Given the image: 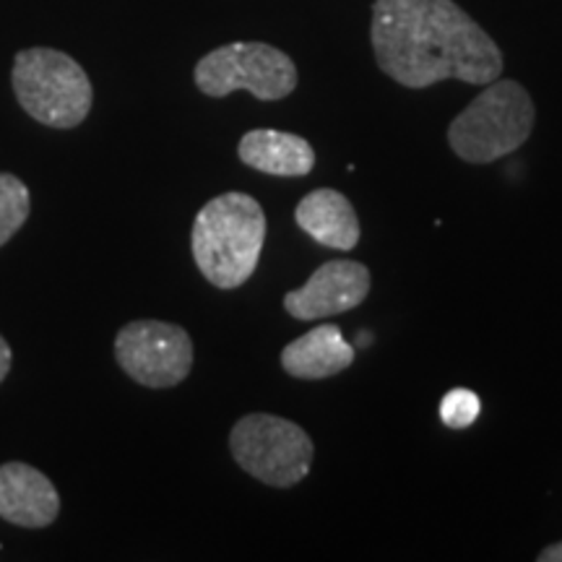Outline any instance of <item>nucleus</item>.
Segmentation results:
<instances>
[{"instance_id":"2eb2a0df","label":"nucleus","mask_w":562,"mask_h":562,"mask_svg":"<svg viewBox=\"0 0 562 562\" xmlns=\"http://www.w3.org/2000/svg\"><path fill=\"white\" fill-rule=\"evenodd\" d=\"M11 362H13V355H11L9 341H5L3 336H0V383H3L5 375H9Z\"/></svg>"},{"instance_id":"4468645a","label":"nucleus","mask_w":562,"mask_h":562,"mask_svg":"<svg viewBox=\"0 0 562 562\" xmlns=\"http://www.w3.org/2000/svg\"><path fill=\"white\" fill-rule=\"evenodd\" d=\"M482 412V402L474 391L469 389H453L442 396L440 402V419L442 425L451 430H463L472 427Z\"/></svg>"},{"instance_id":"1a4fd4ad","label":"nucleus","mask_w":562,"mask_h":562,"mask_svg":"<svg viewBox=\"0 0 562 562\" xmlns=\"http://www.w3.org/2000/svg\"><path fill=\"white\" fill-rule=\"evenodd\" d=\"M60 513V495L40 469L9 461L0 467V518L21 529H45Z\"/></svg>"},{"instance_id":"9d476101","label":"nucleus","mask_w":562,"mask_h":562,"mask_svg":"<svg viewBox=\"0 0 562 562\" xmlns=\"http://www.w3.org/2000/svg\"><path fill=\"white\" fill-rule=\"evenodd\" d=\"M294 222L323 248L349 252L360 243V216L347 195L334 188L311 191L294 209Z\"/></svg>"},{"instance_id":"9b49d317","label":"nucleus","mask_w":562,"mask_h":562,"mask_svg":"<svg viewBox=\"0 0 562 562\" xmlns=\"http://www.w3.org/2000/svg\"><path fill=\"white\" fill-rule=\"evenodd\" d=\"M355 355V347L347 344L339 328L326 323L286 344L281 349V368L297 381H326L349 370Z\"/></svg>"},{"instance_id":"6e6552de","label":"nucleus","mask_w":562,"mask_h":562,"mask_svg":"<svg viewBox=\"0 0 562 562\" xmlns=\"http://www.w3.org/2000/svg\"><path fill=\"white\" fill-rule=\"evenodd\" d=\"M370 271L360 261H326L313 277L284 294V311L294 321H321L360 307L370 294Z\"/></svg>"},{"instance_id":"39448f33","label":"nucleus","mask_w":562,"mask_h":562,"mask_svg":"<svg viewBox=\"0 0 562 562\" xmlns=\"http://www.w3.org/2000/svg\"><path fill=\"white\" fill-rule=\"evenodd\" d=\"M232 459L269 487H294L311 474L315 446L297 422L277 414H245L229 432Z\"/></svg>"},{"instance_id":"20e7f679","label":"nucleus","mask_w":562,"mask_h":562,"mask_svg":"<svg viewBox=\"0 0 562 562\" xmlns=\"http://www.w3.org/2000/svg\"><path fill=\"white\" fill-rule=\"evenodd\" d=\"M13 94L26 115L50 128H76L87 121L91 81L70 55L50 47H30L13 60Z\"/></svg>"},{"instance_id":"f8f14e48","label":"nucleus","mask_w":562,"mask_h":562,"mask_svg":"<svg viewBox=\"0 0 562 562\" xmlns=\"http://www.w3.org/2000/svg\"><path fill=\"white\" fill-rule=\"evenodd\" d=\"M237 157L250 170L273 175V178H305L315 167L311 140L297 133L256 128L248 131L237 146Z\"/></svg>"},{"instance_id":"f257e3e1","label":"nucleus","mask_w":562,"mask_h":562,"mask_svg":"<svg viewBox=\"0 0 562 562\" xmlns=\"http://www.w3.org/2000/svg\"><path fill=\"white\" fill-rule=\"evenodd\" d=\"M370 37L378 68L406 89L484 87L503 74L501 47L453 0H375Z\"/></svg>"},{"instance_id":"7ed1b4c3","label":"nucleus","mask_w":562,"mask_h":562,"mask_svg":"<svg viewBox=\"0 0 562 562\" xmlns=\"http://www.w3.org/2000/svg\"><path fill=\"white\" fill-rule=\"evenodd\" d=\"M537 121L531 94L518 81H490L448 125V144L469 165H490L518 151Z\"/></svg>"},{"instance_id":"dca6fc26","label":"nucleus","mask_w":562,"mask_h":562,"mask_svg":"<svg viewBox=\"0 0 562 562\" xmlns=\"http://www.w3.org/2000/svg\"><path fill=\"white\" fill-rule=\"evenodd\" d=\"M539 562H562V542H554L550 547H544L542 552L537 554Z\"/></svg>"},{"instance_id":"0eeeda50","label":"nucleus","mask_w":562,"mask_h":562,"mask_svg":"<svg viewBox=\"0 0 562 562\" xmlns=\"http://www.w3.org/2000/svg\"><path fill=\"white\" fill-rule=\"evenodd\" d=\"M115 360L146 389H172L193 370V339L165 321H131L115 336Z\"/></svg>"},{"instance_id":"ddd939ff","label":"nucleus","mask_w":562,"mask_h":562,"mask_svg":"<svg viewBox=\"0 0 562 562\" xmlns=\"http://www.w3.org/2000/svg\"><path fill=\"white\" fill-rule=\"evenodd\" d=\"M30 188L16 175L0 172V248L30 220Z\"/></svg>"},{"instance_id":"f03ea898","label":"nucleus","mask_w":562,"mask_h":562,"mask_svg":"<svg viewBox=\"0 0 562 562\" xmlns=\"http://www.w3.org/2000/svg\"><path fill=\"white\" fill-rule=\"evenodd\" d=\"M263 206L248 193H222L199 211L191 232L193 261L216 290H237L261 261Z\"/></svg>"},{"instance_id":"423d86ee","label":"nucleus","mask_w":562,"mask_h":562,"mask_svg":"<svg viewBox=\"0 0 562 562\" xmlns=\"http://www.w3.org/2000/svg\"><path fill=\"white\" fill-rule=\"evenodd\" d=\"M195 87L206 97L250 91L256 100L277 102L297 89V66L279 47L266 42H232L203 55L195 66Z\"/></svg>"}]
</instances>
